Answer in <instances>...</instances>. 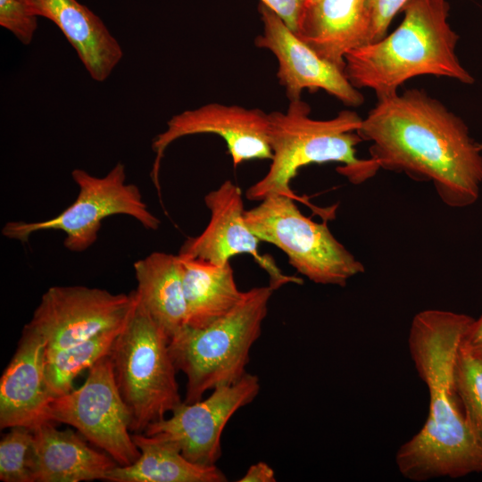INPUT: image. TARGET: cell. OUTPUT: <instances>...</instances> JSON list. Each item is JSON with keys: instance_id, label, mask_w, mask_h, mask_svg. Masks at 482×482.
I'll use <instances>...</instances> for the list:
<instances>
[{"instance_id": "obj_1", "label": "cell", "mask_w": 482, "mask_h": 482, "mask_svg": "<svg viewBox=\"0 0 482 482\" xmlns=\"http://www.w3.org/2000/svg\"><path fill=\"white\" fill-rule=\"evenodd\" d=\"M379 169L431 182L451 208L473 205L482 187L481 150L459 116L425 90L378 98L358 129Z\"/></svg>"}, {"instance_id": "obj_2", "label": "cell", "mask_w": 482, "mask_h": 482, "mask_svg": "<svg viewBox=\"0 0 482 482\" xmlns=\"http://www.w3.org/2000/svg\"><path fill=\"white\" fill-rule=\"evenodd\" d=\"M474 320L438 309L421 311L412 319L409 351L428 387L429 410L422 428L395 455L399 472L409 480L482 472V445L466 420L456 386L459 351Z\"/></svg>"}, {"instance_id": "obj_3", "label": "cell", "mask_w": 482, "mask_h": 482, "mask_svg": "<svg viewBox=\"0 0 482 482\" xmlns=\"http://www.w3.org/2000/svg\"><path fill=\"white\" fill-rule=\"evenodd\" d=\"M449 8L448 0H408L393 32L347 53L345 73L350 83L372 89L377 98L396 94L408 79L423 75L472 84L456 54L459 37L447 21Z\"/></svg>"}, {"instance_id": "obj_4", "label": "cell", "mask_w": 482, "mask_h": 482, "mask_svg": "<svg viewBox=\"0 0 482 482\" xmlns=\"http://www.w3.org/2000/svg\"><path fill=\"white\" fill-rule=\"evenodd\" d=\"M310 114V105L301 99L289 101L284 112L269 113L271 163L263 178L246 190L248 200L280 195L308 204L292 190L291 182L309 164L339 162L337 170L354 185L376 175V162L356 155V146L363 141L358 133L362 118L357 112L344 110L328 120H315Z\"/></svg>"}, {"instance_id": "obj_5", "label": "cell", "mask_w": 482, "mask_h": 482, "mask_svg": "<svg viewBox=\"0 0 482 482\" xmlns=\"http://www.w3.org/2000/svg\"><path fill=\"white\" fill-rule=\"evenodd\" d=\"M273 292L270 286L244 291L221 318L204 328L185 325L170 338L174 364L187 377L185 403L199 401L205 392L234 384L247 373L250 349L262 333Z\"/></svg>"}, {"instance_id": "obj_6", "label": "cell", "mask_w": 482, "mask_h": 482, "mask_svg": "<svg viewBox=\"0 0 482 482\" xmlns=\"http://www.w3.org/2000/svg\"><path fill=\"white\" fill-rule=\"evenodd\" d=\"M169 342V336L137 297L109 353L134 433L145 432L148 425L164 419L183 402Z\"/></svg>"}, {"instance_id": "obj_7", "label": "cell", "mask_w": 482, "mask_h": 482, "mask_svg": "<svg viewBox=\"0 0 482 482\" xmlns=\"http://www.w3.org/2000/svg\"><path fill=\"white\" fill-rule=\"evenodd\" d=\"M247 226L263 242L286 253L289 264L311 281L345 287L364 265L331 233L326 221L304 216L295 200L269 195L245 212Z\"/></svg>"}, {"instance_id": "obj_8", "label": "cell", "mask_w": 482, "mask_h": 482, "mask_svg": "<svg viewBox=\"0 0 482 482\" xmlns=\"http://www.w3.org/2000/svg\"><path fill=\"white\" fill-rule=\"evenodd\" d=\"M71 178L79 187V194L65 210L44 220L8 221L2 229V235L27 243L37 232L60 230L65 234L64 247L71 252L81 253L96 243L102 221L112 215L132 217L149 230L159 229L161 221L149 211L138 187L127 182L122 162H117L104 177L74 169Z\"/></svg>"}, {"instance_id": "obj_9", "label": "cell", "mask_w": 482, "mask_h": 482, "mask_svg": "<svg viewBox=\"0 0 482 482\" xmlns=\"http://www.w3.org/2000/svg\"><path fill=\"white\" fill-rule=\"evenodd\" d=\"M46 419L73 427L118 465H130L140 455L129 433L130 413L118 389L109 354L88 369L79 387L50 401Z\"/></svg>"}, {"instance_id": "obj_10", "label": "cell", "mask_w": 482, "mask_h": 482, "mask_svg": "<svg viewBox=\"0 0 482 482\" xmlns=\"http://www.w3.org/2000/svg\"><path fill=\"white\" fill-rule=\"evenodd\" d=\"M136 300L135 290L112 294L84 286H54L43 294L25 327L43 338L46 351L62 349L122 327Z\"/></svg>"}, {"instance_id": "obj_11", "label": "cell", "mask_w": 482, "mask_h": 482, "mask_svg": "<svg viewBox=\"0 0 482 482\" xmlns=\"http://www.w3.org/2000/svg\"><path fill=\"white\" fill-rule=\"evenodd\" d=\"M260 391L256 375L246 373L231 385L212 389L205 399L178 405L169 418L153 422L145 434L176 445L189 461L216 465L221 456L222 431L237 410L247 405Z\"/></svg>"}, {"instance_id": "obj_12", "label": "cell", "mask_w": 482, "mask_h": 482, "mask_svg": "<svg viewBox=\"0 0 482 482\" xmlns=\"http://www.w3.org/2000/svg\"><path fill=\"white\" fill-rule=\"evenodd\" d=\"M196 134H215L226 142L234 167L245 161L272 158L269 143V113L261 109L211 103L172 116L167 129L152 143L155 158L152 180L160 192L159 173L167 147L177 139Z\"/></svg>"}, {"instance_id": "obj_13", "label": "cell", "mask_w": 482, "mask_h": 482, "mask_svg": "<svg viewBox=\"0 0 482 482\" xmlns=\"http://www.w3.org/2000/svg\"><path fill=\"white\" fill-rule=\"evenodd\" d=\"M204 203L210 211L209 223L200 235L187 238L178 254L224 264L233 256L247 253L268 274L269 286L274 291L289 283H303L300 278L284 274L271 256L259 253L261 240L245 222L238 186L225 180L204 196Z\"/></svg>"}, {"instance_id": "obj_14", "label": "cell", "mask_w": 482, "mask_h": 482, "mask_svg": "<svg viewBox=\"0 0 482 482\" xmlns=\"http://www.w3.org/2000/svg\"><path fill=\"white\" fill-rule=\"evenodd\" d=\"M263 33L257 37V47L270 50L277 58V77L289 101L301 99L303 90L322 89L344 104L357 107L363 95L345 76V71L320 58L303 43L269 7L259 5Z\"/></svg>"}, {"instance_id": "obj_15", "label": "cell", "mask_w": 482, "mask_h": 482, "mask_svg": "<svg viewBox=\"0 0 482 482\" xmlns=\"http://www.w3.org/2000/svg\"><path fill=\"white\" fill-rule=\"evenodd\" d=\"M46 343L24 326L18 347L0 379V428H33L47 420L53 399L45 375Z\"/></svg>"}, {"instance_id": "obj_16", "label": "cell", "mask_w": 482, "mask_h": 482, "mask_svg": "<svg viewBox=\"0 0 482 482\" xmlns=\"http://www.w3.org/2000/svg\"><path fill=\"white\" fill-rule=\"evenodd\" d=\"M320 58L345 71V58L370 43L367 0H307L294 32Z\"/></svg>"}, {"instance_id": "obj_17", "label": "cell", "mask_w": 482, "mask_h": 482, "mask_svg": "<svg viewBox=\"0 0 482 482\" xmlns=\"http://www.w3.org/2000/svg\"><path fill=\"white\" fill-rule=\"evenodd\" d=\"M37 17L53 21L76 51L89 76L104 82L123 56L104 21L77 0H21Z\"/></svg>"}, {"instance_id": "obj_18", "label": "cell", "mask_w": 482, "mask_h": 482, "mask_svg": "<svg viewBox=\"0 0 482 482\" xmlns=\"http://www.w3.org/2000/svg\"><path fill=\"white\" fill-rule=\"evenodd\" d=\"M52 420L32 429L34 482H81L105 480L117 462L106 453L95 450L79 432L60 430Z\"/></svg>"}, {"instance_id": "obj_19", "label": "cell", "mask_w": 482, "mask_h": 482, "mask_svg": "<svg viewBox=\"0 0 482 482\" xmlns=\"http://www.w3.org/2000/svg\"><path fill=\"white\" fill-rule=\"evenodd\" d=\"M133 268L138 302L170 338L187 320L179 255L154 252L136 261Z\"/></svg>"}, {"instance_id": "obj_20", "label": "cell", "mask_w": 482, "mask_h": 482, "mask_svg": "<svg viewBox=\"0 0 482 482\" xmlns=\"http://www.w3.org/2000/svg\"><path fill=\"white\" fill-rule=\"evenodd\" d=\"M132 438L140 455L130 465H116L105 480L111 482H224L225 474L216 466L195 463L173 443L145 433Z\"/></svg>"}, {"instance_id": "obj_21", "label": "cell", "mask_w": 482, "mask_h": 482, "mask_svg": "<svg viewBox=\"0 0 482 482\" xmlns=\"http://www.w3.org/2000/svg\"><path fill=\"white\" fill-rule=\"evenodd\" d=\"M187 306L186 326L204 328L231 311L243 292L237 288L229 262L215 264L178 254Z\"/></svg>"}, {"instance_id": "obj_22", "label": "cell", "mask_w": 482, "mask_h": 482, "mask_svg": "<svg viewBox=\"0 0 482 482\" xmlns=\"http://www.w3.org/2000/svg\"><path fill=\"white\" fill-rule=\"evenodd\" d=\"M123 326L101 332L66 348L45 351L46 380L53 398L73 389V381L82 370L110 353Z\"/></svg>"}, {"instance_id": "obj_23", "label": "cell", "mask_w": 482, "mask_h": 482, "mask_svg": "<svg viewBox=\"0 0 482 482\" xmlns=\"http://www.w3.org/2000/svg\"><path fill=\"white\" fill-rule=\"evenodd\" d=\"M456 386L466 420L482 445V356L464 341L458 355Z\"/></svg>"}, {"instance_id": "obj_24", "label": "cell", "mask_w": 482, "mask_h": 482, "mask_svg": "<svg viewBox=\"0 0 482 482\" xmlns=\"http://www.w3.org/2000/svg\"><path fill=\"white\" fill-rule=\"evenodd\" d=\"M34 436L31 428L12 427L0 441V480L34 482L32 476Z\"/></svg>"}, {"instance_id": "obj_25", "label": "cell", "mask_w": 482, "mask_h": 482, "mask_svg": "<svg viewBox=\"0 0 482 482\" xmlns=\"http://www.w3.org/2000/svg\"><path fill=\"white\" fill-rule=\"evenodd\" d=\"M0 25L23 45H29L37 28V16L21 0H0Z\"/></svg>"}, {"instance_id": "obj_26", "label": "cell", "mask_w": 482, "mask_h": 482, "mask_svg": "<svg viewBox=\"0 0 482 482\" xmlns=\"http://www.w3.org/2000/svg\"><path fill=\"white\" fill-rule=\"evenodd\" d=\"M371 16L370 43L383 38L388 27L408 0H367Z\"/></svg>"}, {"instance_id": "obj_27", "label": "cell", "mask_w": 482, "mask_h": 482, "mask_svg": "<svg viewBox=\"0 0 482 482\" xmlns=\"http://www.w3.org/2000/svg\"><path fill=\"white\" fill-rule=\"evenodd\" d=\"M295 32L307 0H260Z\"/></svg>"}, {"instance_id": "obj_28", "label": "cell", "mask_w": 482, "mask_h": 482, "mask_svg": "<svg viewBox=\"0 0 482 482\" xmlns=\"http://www.w3.org/2000/svg\"><path fill=\"white\" fill-rule=\"evenodd\" d=\"M276 477L273 469L263 461L251 465L239 482H275Z\"/></svg>"}, {"instance_id": "obj_29", "label": "cell", "mask_w": 482, "mask_h": 482, "mask_svg": "<svg viewBox=\"0 0 482 482\" xmlns=\"http://www.w3.org/2000/svg\"><path fill=\"white\" fill-rule=\"evenodd\" d=\"M464 343L473 353L482 356V315L474 320Z\"/></svg>"}, {"instance_id": "obj_30", "label": "cell", "mask_w": 482, "mask_h": 482, "mask_svg": "<svg viewBox=\"0 0 482 482\" xmlns=\"http://www.w3.org/2000/svg\"><path fill=\"white\" fill-rule=\"evenodd\" d=\"M478 147L482 151V143L478 144Z\"/></svg>"}]
</instances>
